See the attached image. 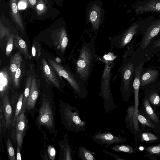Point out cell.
Here are the masks:
<instances>
[{
	"label": "cell",
	"instance_id": "obj_1",
	"mask_svg": "<svg viewBox=\"0 0 160 160\" xmlns=\"http://www.w3.org/2000/svg\"><path fill=\"white\" fill-rule=\"evenodd\" d=\"M95 39L89 41L83 40L81 48L79 49V55L75 61L74 73L85 84L90 77L94 62L97 58Z\"/></svg>",
	"mask_w": 160,
	"mask_h": 160
},
{
	"label": "cell",
	"instance_id": "obj_2",
	"mask_svg": "<svg viewBox=\"0 0 160 160\" xmlns=\"http://www.w3.org/2000/svg\"><path fill=\"white\" fill-rule=\"evenodd\" d=\"M155 18L151 15L136 22L124 33L121 35L109 39L110 51L114 49H124L133 38L139 34L142 35L152 21Z\"/></svg>",
	"mask_w": 160,
	"mask_h": 160
},
{
	"label": "cell",
	"instance_id": "obj_3",
	"mask_svg": "<svg viewBox=\"0 0 160 160\" xmlns=\"http://www.w3.org/2000/svg\"><path fill=\"white\" fill-rule=\"evenodd\" d=\"M59 113L61 121L68 130L76 133L86 131V122L82 120L79 111L76 107L61 100Z\"/></svg>",
	"mask_w": 160,
	"mask_h": 160
},
{
	"label": "cell",
	"instance_id": "obj_4",
	"mask_svg": "<svg viewBox=\"0 0 160 160\" xmlns=\"http://www.w3.org/2000/svg\"><path fill=\"white\" fill-rule=\"evenodd\" d=\"M136 67L130 57H123L118 72L121 79L120 90L122 99L125 102L133 93V82Z\"/></svg>",
	"mask_w": 160,
	"mask_h": 160
},
{
	"label": "cell",
	"instance_id": "obj_5",
	"mask_svg": "<svg viewBox=\"0 0 160 160\" xmlns=\"http://www.w3.org/2000/svg\"><path fill=\"white\" fill-rule=\"evenodd\" d=\"M49 64L56 73L60 77L65 79L72 88L74 94L81 98H84L88 95L85 85L68 68L62 65L51 59H48Z\"/></svg>",
	"mask_w": 160,
	"mask_h": 160
},
{
	"label": "cell",
	"instance_id": "obj_6",
	"mask_svg": "<svg viewBox=\"0 0 160 160\" xmlns=\"http://www.w3.org/2000/svg\"><path fill=\"white\" fill-rule=\"evenodd\" d=\"M55 105L52 98L43 94L38 110V124L53 133L55 128Z\"/></svg>",
	"mask_w": 160,
	"mask_h": 160
},
{
	"label": "cell",
	"instance_id": "obj_7",
	"mask_svg": "<svg viewBox=\"0 0 160 160\" xmlns=\"http://www.w3.org/2000/svg\"><path fill=\"white\" fill-rule=\"evenodd\" d=\"M104 61L105 67L102 76L99 96L103 99L104 112L107 113L117 106L114 101L111 87L113 64L110 62L112 61L104 60Z\"/></svg>",
	"mask_w": 160,
	"mask_h": 160
},
{
	"label": "cell",
	"instance_id": "obj_8",
	"mask_svg": "<svg viewBox=\"0 0 160 160\" xmlns=\"http://www.w3.org/2000/svg\"><path fill=\"white\" fill-rule=\"evenodd\" d=\"M160 34V18H155L151 23L143 34L141 40L135 45L138 47L130 57L134 62L142 51L153 39Z\"/></svg>",
	"mask_w": 160,
	"mask_h": 160
},
{
	"label": "cell",
	"instance_id": "obj_9",
	"mask_svg": "<svg viewBox=\"0 0 160 160\" xmlns=\"http://www.w3.org/2000/svg\"><path fill=\"white\" fill-rule=\"evenodd\" d=\"M142 67L139 65L135 68V75L133 82V93L134 94V117L135 133L134 135L135 147H138L137 142L140 139V128L138 120V111L139 91L140 89V77Z\"/></svg>",
	"mask_w": 160,
	"mask_h": 160
},
{
	"label": "cell",
	"instance_id": "obj_10",
	"mask_svg": "<svg viewBox=\"0 0 160 160\" xmlns=\"http://www.w3.org/2000/svg\"><path fill=\"white\" fill-rule=\"evenodd\" d=\"M97 144L101 146L105 145L107 148L113 145L122 143L127 141V139L119 135L116 136L108 131L102 132L101 130L96 132L92 137Z\"/></svg>",
	"mask_w": 160,
	"mask_h": 160
},
{
	"label": "cell",
	"instance_id": "obj_11",
	"mask_svg": "<svg viewBox=\"0 0 160 160\" xmlns=\"http://www.w3.org/2000/svg\"><path fill=\"white\" fill-rule=\"evenodd\" d=\"M160 70L155 67H142L140 73V89H145L159 80Z\"/></svg>",
	"mask_w": 160,
	"mask_h": 160
},
{
	"label": "cell",
	"instance_id": "obj_12",
	"mask_svg": "<svg viewBox=\"0 0 160 160\" xmlns=\"http://www.w3.org/2000/svg\"><path fill=\"white\" fill-rule=\"evenodd\" d=\"M160 52V36L152 39L134 62L136 66L141 63L148 61L156 54Z\"/></svg>",
	"mask_w": 160,
	"mask_h": 160
},
{
	"label": "cell",
	"instance_id": "obj_13",
	"mask_svg": "<svg viewBox=\"0 0 160 160\" xmlns=\"http://www.w3.org/2000/svg\"><path fill=\"white\" fill-rule=\"evenodd\" d=\"M138 15L146 13H160V0H141L135 5Z\"/></svg>",
	"mask_w": 160,
	"mask_h": 160
},
{
	"label": "cell",
	"instance_id": "obj_14",
	"mask_svg": "<svg viewBox=\"0 0 160 160\" xmlns=\"http://www.w3.org/2000/svg\"><path fill=\"white\" fill-rule=\"evenodd\" d=\"M25 113V112H24L19 115L16 119L15 124L17 141L18 145L21 149L28 125V120Z\"/></svg>",
	"mask_w": 160,
	"mask_h": 160
},
{
	"label": "cell",
	"instance_id": "obj_15",
	"mask_svg": "<svg viewBox=\"0 0 160 160\" xmlns=\"http://www.w3.org/2000/svg\"><path fill=\"white\" fill-rule=\"evenodd\" d=\"M139 111L149 120L160 126V120L158 115L152 108L148 100L145 97L142 100V106Z\"/></svg>",
	"mask_w": 160,
	"mask_h": 160
},
{
	"label": "cell",
	"instance_id": "obj_16",
	"mask_svg": "<svg viewBox=\"0 0 160 160\" xmlns=\"http://www.w3.org/2000/svg\"><path fill=\"white\" fill-rule=\"evenodd\" d=\"M38 80L34 73H32V80L29 96L27 101L26 110L33 109L35 107L39 95V87Z\"/></svg>",
	"mask_w": 160,
	"mask_h": 160
},
{
	"label": "cell",
	"instance_id": "obj_17",
	"mask_svg": "<svg viewBox=\"0 0 160 160\" xmlns=\"http://www.w3.org/2000/svg\"><path fill=\"white\" fill-rule=\"evenodd\" d=\"M41 68L46 78L57 88H60V81L57 77L55 71L49 63H48L43 58L42 59Z\"/></svg>",
	"mask_w": 160,
	"mask_h": 160
},
{
	"label": "cell",
	"instance_id": "obj_18",
	"mask_svg": "<svg viewBox=\"0 0 160 160\" xmlns=\"http://www.w3.org/2000/svg\"><path fill=\"white\" fill-rule=\"evenodd\" d=\"M24 95V92L18 95H14L10 99V102L12 110V117L11 126L14 127L15 125L16 119L21 114Z\"/></svg>",
	"mask_w": 160,
	"mask_h": 160
},
{
	"label": "cell",
	"instance_id": "obj_19",
	"mask_svg": "<svg viewBox=\"0 0 160 160\" xmlns=\"http://www.w3.org/2000/svg\"><path fill=\"white\" fill-rule=\"evenodd\" d=\"M12 78L9 70L6 68L1 70L0 72V96L2 99L6 93H8Z\"/></svg>",
	"mask_w": 160,
	"mask_h": 160
},
{
	"label": "cell",
	"instance_id": "obj_20",
	"mask_svg": "<svg viewBox=\"0 0 160 160\" xmlns=\"http://www.w3.org/2000/svg\"><path fill=\"white\" fill-rule=\"evenodd\" d=\"M140 139L139 142L142 143H151L160 141V135L152 132L147 128L140 125Z\"/></svg>",
	"mask_w": 160,
	"mask_h": 160
},
{
	"label": "cell",
	"instance_id": "obj_21",
	"mask_svg": "<svg viewBox=\"0 0 160 160\" xmlns=\"http://www.w3.org/2000/svg\"><path fill=\"white\" fill-rule=\"evenodd\" d=\"M160 92L151 87L145 89L144 97L148 100L151 106L155 110L160 107Z\"/></svg>",
	"mask_w": 160,
	"mask_h": 160
},
{
	"label": "cell",
	"instance_id": "obj_22",
	"mask_svg": "<svg viewBox=\"0 0 160 160\" xmlns=\"http://www.w3.org/2000/svg\"><path fill=\"white\" fill-rule=\"evenodd\" d=\"M8 95L9 93L6 94L1 99L5 120V129L8 128L11 126L12 117V110Z\"/></svg>",
	"mask_w": 160,
	"mask_h": 160
},
{
	"label": "cell",
	"instance_id": "obj_23",
	"mask_svg": "<svg viewBox=\"0 0 160 160\" xmlns=\"http://www.w3.org/2000/svg\"><path fill=\"white\" fill-rule=\"evenodd\" d=\"M17 0H10V13L13 21L19 27L21 32L24 31L23 23L17 4Z\"/></svg>",
	"mask_w": 160,
	"mask_h": 160
},
{
	"label": "cell",
	"instance_id": "obj_24",
	"mask_svg": "<svg viewBox=\"0 0 160 160\" xmlns=\"http://www.w3.org/2000/svg\"><path fill=\"white\" fill-rule=\"evenodd\" d=\"M69 42V39L65 30L62 28L56 35V44L57 48L62 53H64Z\"/></svg>",
	"mask_w": 160,
	"mask_h": 160
},
{
	"label": "cell",
	"instance_id": "obj_25",
	"mask_svg": "<svg viewBox=\"0 0 160 160\" xmlns=\"http://www.w3.org/2000/svg\"><path fill=\"white\" fill-rule=\"evenodd\" d=\"M138 120L140 125L145 126L152 132L160 135V126L149 120L138 110Z\"/></svg>",
	"mask_w": 160,
	"mask_h": 160
},
{
	"label": "cell",
	"instance_id": "obj_26",
	"mask_svg": "<svg viewBox=\"0 0 160 160\" xmlns=\"http://www.w3.org/2000/svg\"><path fill=\"white\" fill-rule=\"evenodd\" d=\"M134 103L128 107L127 110L125 121L126 127L130 131L132 134L134 135Z\"/></svg>",
	"mask_w": 160,
	"mask_h": 160
},
{
	"label": "cell",
	"instance_id": "obj_27",
	"mask_svg": "<svg viewBox=\"0 0 160 160\" xmlns=\"http://www.w3.org/2000/svg\"><path fill=\"white\" fill-rule=\"evenodd\" d=\"M22 58L21 54L17 52L11 58L10 63V72L12 80L19 66L22 64Z\"/></svg>",
	"mask_w": 160,
	"mask_h": 160
},
{
	"label": "cell",
	"instance_id": "obj_28",
	"mask_svg": "<svg viewBox=\"0 0 160 160\" xmlns=\"http://www.w3.org/2000/svg\"><path fill=\"white\" fill-rule=\"evenodd\" d=\"M32 77V73L30 72L26 78V85L24 92V95L22 101V108L21 113L24 112H25L26 111V104L31 89Z\"/></svg>",
	"mask_w": 160,
	"mask_h": 160
},
{
	"label": "cell",
	"instance_id": "obj_29",
	"mask_svg": "<svg viewBox=\"0 0 160 160\" xmlns=\"http://www.w3.org/2000/svg\"><path fill=\"white\" fill-rule=\"evenodd\" d=\"M14 42L16 47L24 56L26 59L29 58L28 46L26 42L19 35L15 36Z\"/></svg>",
	"mask_w": 160,
	"mask_h": 160
},
{
	"label": "cell",
	"instance_id": "obj_30",
	"mask_svg": "<svg viewBox=\"0 0 160 160\" xmlns=\"http://www.w3.org/2000/svg\"><path fill=\"white\" fill-rule=\"evenodd\" d=\"M110 148L117 152H123L131 154L136 153L138 149V148H134L130 145L123 143L115 145Z\"/></svg>",
	"mask_w": 160,
	"mask_h": 160
},
{
	"label": "cell",
	"instance_id": "obj_31",
	"mask_svg": "<svg viewBox=\"0 0 160 160\" xmlns=\"http://www.w3.org/2000/svg\"><path fill=\"white\" fill-rule=\"evenodd\" d=\"M78 158L81 160H96L92 152L83 146H80L78 150Z\"/></svg>",
	"mask_w": 160,
	"mask_h": 160
},
{
	"label": "cell",
	"instance_id": "obj_32",
	"mask_svg": "<svg viewBox=\"0 0 160 160\" xmlns=\"http://www.w3.org/2000/svg\"><path fill=\"white\" fill-rule=\"evenodd\" d=\"M146 157L152 160H157L156 156H160V143L157 145L145 147Z\"/></svg>",
	"mask_w": 160,
	"mask_h": 160
},
{
	"label": "cell",
	"instance_id": "obj_33",
	"mask_svg": "<svg viewBox=\"0 0 160 160\" xmlns=\"http://www.w3.org/2000/svg\"><path fill=\"white\" fill-rule=\"evenodd\" d=\"M43 0H38L36 5L37 15L40 16L43 14L47 10V7Z\"/></svg>",
	"mask_w": 160,
	"mask_h": 160
},
{
	"label": "cell",
	"instance_id": "obj_34",
	"mask_svg": "<svg viewBox=\"0 0 160 160\" xmlns=\"http://www.w3.org/2000/svg\"><path fill=\"white\" fill-rule=\"evenodd\" d=\"M15 36L14 34H11L7 38L5 53L8 56L11 52L13 48V44Z\"/></svg>",
	"mask_w": 160,
	"mask_h": 160
},
{
	"label": "cell",
	"instance_id": "obj_35",
	"mask_svg": "<svg viewBox=\"0 0 160 160\" xmlns=\"http://www.w3.org/2000/svg\"><path fill=\"white\" fill-rule=\"evenodd\" d=\"M21 64L18 67L12 79V83L14 87L18 88L19 86L21 76Z\"/></svg>",
	"mask_w": 160,
	"mask_h": 160
},
{
	"label": "cell",
	"instance_id": "obj_36",
	"mask_svg": "<svg viewBox=\"0 0 160 160\" xmlns=\"http://www.w3.org/2000/svg\"><path fill=\"white\" fill-rule=\"evenodd\" d=\"M63 159L65 160H72V150L67 140H66V143L63 147Z\"/></svg>",
	"mask_w": 160,
	"mask_h": 160
},
{
	"label": "cell",
	"instance_id": "obj_37",
	"mask_svg": "<svg viewBox=\"0 0 160 160\" xmlns=\"http://www.w3.org/2000/svg\"><path fill=\"white\" fill-rule=\"evenodd\" d=\"M41 55V51L39 44L36 42H34L32 46L31 55L29 59H31L32 57H35L38 60Z\"/></svg>",
	"mask_w": 160,
	"mask_h": 160
},
{
	"label": "cell",
	"instance_id": "obj_38",
	"mask_svg": "<svg viewBox=\"0 0 160 160\" xmlns=\"http://www.w3.org/2000/svg\"><path fill=\"white\" fill-rule=\"evenodd\" d=\"M7 146L9 159L10 160L16 159L14 148L11 141L9 138L7 140Z\"/></svg>",
	"mask_w": 160,
	"mask_h": 160
},
{
	"label": "cell",
	"instance_id": "obj_39",
	"mask_svg": "<svg viewBox=\"0 0 160 160\" xmlns=\"http://www.w3.org/2000/svg\"><path fill=\"white\" fill-rule=\"evenodd\" d=\"M10 31L8 28L5 27L1 22H0V39L2 40L5 37H8L10 35Z\"/></svg>",
	"mask_w": 160,
	"mask_h": 160
},
{
	"label": "cell",
	"instance_id": "obj_40",
	"mask_svg": "<svg viewBox=\"0 0 160 160\" xmlns=\"http://www.w3.org/2000/svg\"><path fill=\"white\" fill-rule=\"evenodd\" d=\"M47 151L49 159L51 160H54L56 155V150L52 146L49 145L48 147Z\"/></svg>",
	"mask_w": 160,
	"mask_h": 160
},
{
	"label": "cell",
	"instance_id": "obj_41",
	"mask_svg": "<svg viewBox=\"0 0 160 160\" xmlns=\"http://www.w3.org/2000/svg\"><path fill=\"white\" fill-rule=\"evenodd\" d=\"M18 9H24L28 7V3L27 0H20L18 4Z\"/></svg>",
	"mask_w": 160,
	"mask_h": 160
},
{
	"label": "cell",
	"instance_id": "obj_42",
	"mask_svg": "<svg viewBox=\"0 0 160 160\" xmlns=\"http://www.w3.org/2000/svg\"><path fill=\"white\" fill-rule=\"evenodd\" d=\"M116 56H114V54L111 52L105 54L103 56L104 60L108 61H112L115 58H116Z\"/></svg>",
	"mask_w": 160,
	"mask_h": 160
},
{
	"label": "cell",
	"instance_id": "obj_43",
	"mask_svg": "<svg viewBox=\"0 0 160 160\" xmlns=\"http://www.w3.org/2000/svg\"><path fill=\"white\" fill-rule=\"evenodd\" d=\"M102 152L104 153L108 154L109 155L115 159L116 160H126L125 159L122 158H121L119 156L113 154L112 152H109L108 151L105 150H103Z\"/></svg>",
	"mask_w": 160,
	"mask_h": 160
},
{
	"label": "cell",
	"instance_id": "obj_44",
	"mask_svg": "<svg viewBox=\"0 0 160 160\" xmlns=\"http://www.w3.org/2000/svg\"><path fill=\"white\" fill-rule=\"evenodd\" d=\"M150 86L152 87L160 92V80L152 84Z\"/></svg>",
	"mask_w": 160,
	"mask_h": 160
},
{
	"label": "cell",
	"instance_id": "obj_45",
	"mask_svg": "<svg viewBox=\"0 0 160 160\" xmlns=\"http://www.w3.org/2000/svg\"><path fill=\"white\" fill-rule=\"evenodd\" d=\"M28 3V7L34 8L36 6V0H27Z\"/></svg>",
	"mask_w": 160,
	"mask_h": 160
},
{
	"label": "cell",
	"instance_id": "obj_46",
	"mask_svg": "<svg viewBox=\"0 0 160 160\" xmlns=\"http://www.w3.org/2000/svg\"><path fill=\"white\" fill-rule=\"evenodd\" d=\"M90 19L92 21H95L97 18V13L95 11H92L91 13Z\"/></svg>",
	"mask_w": 160,
	"mask_h": 160
},
{
	"label": "cell",
	"instance_id": "obj_47",
	"mask_svg": "<svg viewBox=\"0 0 160 160\" xmlns=\"http://www.w3.org/2000/svg\"><path fill=\"white\" fill-rule=\"evenodd\" d=\"M20 148L19 146L18 145L17 147V155H16V160H21V157L20 153Z\"/></svg>",
	"mask_w": 160,
	"mask_h": 160
},
{
	"label": "cell",
	"instance_id": "obj_48",
	"mask_svg": "<svg viewBox=\"0 0 160 160\" xmlns=\"http://www.w3.org/2000/svg\"><path fill=\"white\" fill-rule=\"evenodd\" d=\"M56 62L58 63H59L61 62V59L59 58H56L55 59Z\"/></svg>",
	"mask_w": 160,
	"mask_h": 160
},
{
	"label": "cell",
	"instance_id": "obj_49",
	"mask_svg": "<svg viewBox=\"0 0 160 160\" xmlns=\"http://www.w3.org/2000/svg\"><path fill=\"white\" fill-rule=\"evenodd\" d=\"M157 61L158 62H160V54L158 55V58L157 59Z\"/></svg>",
	"mask_w": 160,
	"mask_h": 160
},
{
	"label": "cell",
	"instance_id": "obj_50",
	"mask_svg": "<svg viewBox=\"0 0 160 160\" xmlns=\"http://www.w3.org/2000/svg\"><path fill=\"white\" fill-rule=\"evenodd\" d=\"M45 2V3L48 5L49 7H50L48 3V2L47 0H43Z\"/></svg>",
	"mask_w": 160,
	"mask_h": 160
},
{
	"label": "cell",
	"instance_id": "obj_51",
	"mask_svg": "<svg viewBox=\"0 0 160 160\" xmlns=\"http://www.w3.org/2000/svg\"><path fill=\"white\" fill-rule=\"evenodd\" d=\"M155 68H156L160 70V66L157 67H155Z\"/></svg>",
	"mask_w": 160,
	"mask_h": 160
}]
</instances>
